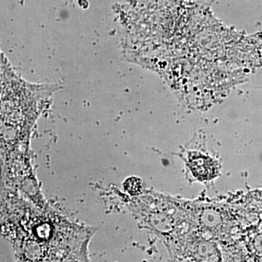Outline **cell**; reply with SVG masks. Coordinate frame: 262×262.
<instances>
[{
  "instance_id": "cell-1",
  "label": "cell",
  "mask_w": 262,
  "mask_h": 262,
  "mask_svg": "<svg viewBox=\"0 0 262 262\" xmlns=\"http://www.w3.org/2000/svg\"><path fill=\"white\" fill-rule=\"evenodd\" d=\"M189 168L196 178L209 180L216 176V168L212 159L204 155H196L189 157Z\"/></svg>"
},
{
  "instance_id": "cell-2",
  "label": "cell",
  "mask_w": 262,
  "mask_h": 262,
  "mask_svg": "<svg viewBox=\"0 0 262 262\" xmlns=\"http://www.w3.org/2000/svg\"><path fill=\"white\" fill-rule=\"evenodd\" d=\"M127 190L130 193L137 194L141 192L142 184L139 179L136 178L130 179L126 183Z\"/></svg>"
}]
</instances>
